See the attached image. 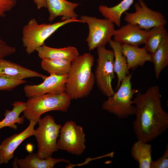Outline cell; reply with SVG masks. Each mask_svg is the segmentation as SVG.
Wrapping results in <instances>:
<instances>
[{
	"label": "cell",
	"instance_id": "16",
	"mask_svg": "<svg viewBox=\"0 0 168 168\" xmlns=\"http://www.w3.org/2000/svg\"><path fill=\"white\" fill-rule=\"evenodd\" d=\"M123 55L126 59L128 69L135 70L138 66H142L147 61L152 62L151 54L143 47L121 44Z\"/></svg>",
	"mask_w": 168,
	"mask_h": 168
},
{
	"label": "cell",
	"instance_id": "7",
	"mask_svg": "<svg viewBox=\"0 0 168 168\" xmlns=\"http://www.w3.org/2000/svg\"><path fill=\"white\" fill-rule=\"evenodd\" d=\"M98 58L95 72V81L100 92L109 97L114 92L112 82L115 77L114 55L112 50L106 49L105 46L97 48Z\"/></svg>",
	"mask_w": 168,
	"mask_h": 168
},
{
	"label": "cell",
	"instance_id": "15",
	"mask_svg": "<svg viewBox=\"0 0 168 168\" xmlns=\"http://www.w3.org/2000/svg\"><path fill=\"white\" fill-rule=\"evenodd\" d=\"M47 8L49 13L48 21H52L56 18L61 16L62 21L77 18L78 15L75 9L80 4L66 0H46Z\"/></svg>",
	"mask_w": 168,
	"mask_h": 168
},
{
	"label": "cell",
	"instance_id": "12",
	"mask_svg": "<svg viewBox=\"0 0 168 168\" xmlns=\"http://www.w3.org/2000/svg\"><path fill=\"white\" fill-rule=\"evenodd\" d=\"M28 126L24 131L14 134L4 140L0 144V165L7 164L14 157L15 150L26 138L33 135L35 122H30Z\"/></svg>",
	"mask_w": 168,
	"mask_h": 168
},
{
	"label": "cell",
	"instance_id": "10",
	"mask_svg": "<svg viewBox=\"0 0 168 168\" xmlns=\"http://www.w3.org/2000/svg\"><path fill=\"white\" fill-rule=\"evenodd\" d=\"M135 12H125L124 20L127 23L138 25L141 29L147 31L153 27L165 26L167 21L160 12L151 10L143 0H138L134 5Z\"/></svg>",
	"mask_w": 168,
	"mask_h": 168
},
{
	"label": "cell",
	"instance_id": "25",
	"mask_svg": "<svg viewBox=\"0 0 168 168\" xmlns=\"http://www.w3.org/2000/svg\"><path fill=\"white\" fill-rule=\"evenodd\" d=\"M151 55L156 77L158 79L161 71L168 65V38Z\"/></svg>",
	"mask_w": 168,
	"mask_h": 168
},
{
	"label": "cell",
	"instance_id": "6",
	"mask_svg": "<svg viewBox=\"0 0 168 168\" xmlns=\"http://www.w3.org/2000/svg\"><path fill=\"white\" fill-rule=\"evenodd\" d=\"M38 123L39 126L34 130L33 135L38 143L36 156L42 159L51 157L53 153L58 149L57 139L61 125L57 124L53 117L50 115L41 119Z\"/></svg>",
	"mask_w": 168,
	"mask_h": 168
},
{
	"label": "cell",
	"instance_id": "11",
	"mask_svg": "<svg viewBox=\"0 0 168 168\" xmlns=\"http://www.w3.org/2000/svg\"><path fill=\"white\" fill-rule=\"evenodd\" d=\"M68 76V74L62 76L51 74L41 84L26 85L24 87L25 95L27 97L31 98L47 93L58 94L64 93Z\"/></svg>",
	"mask_w": 168,
	"mask_h": 168
},
{
	"label": "cell",
	"instance_id": "19",
	"mask_svg": "<svg viewBox=\"0 0 168 168\" xmlns=\"http://www.w3.org/2000/svg\"><path fill=\"white\" fill-rule=\"evenodd\" d=\"M16 162L21 168H52L58 163H70L69 160L64 158L55 159L52 157L44 159H40L35 153H30L24 159H18Z\"/></svg>",
	"mask_w": 168,
	"mask_h": 168
},
{
	"label": "cell",
	"instance_id": "24",
	"mask_svg": "<svg viewBox=\"0 0 168 168\" xmlns=\"http://www.w3.org/2000/svg\"><path fill=\"white\" fill-rule=\"evenodd\" d=\"M72 62L64 59H42L41 66L44 71L50 75L59 76L68 74Z\"/></svg>",
	"mask_w": 168,
	"mask_h": 168
},
{
	"label": "cell",
	"instance_id": "30",
	"mask_svg": "<svg viewBox=\"0 0 168 168\" xmlns=\"http://www.w3.org/2000/svg\"><path fill=\"white\" fill-rule=\"evenodd\" d=\"M33 1L39 9L47 7L46 0H33Z\"/></svg>",
	"mask_w": 168,
	"mask_h": 168
},
{
	"label": "cell",
	"instance_id": "31",
	"mask_svg": "<svg viewBox=\"0 0 168 168\" xmlns=\"http://www.w3.org/2000/svg\"></svg>",
	"mask_w": 168,
	"mask_h": 168
},
{
	"label": "cell",
	"instance_id": "21",
	"mask_svg": "<svg viewBox=\"0 0 168 168\" xmlns=\"http://www.w3.org/2000/svg\"><path fill=\"white\" fill-rule=\"evenodd\" d=\"M152 152L151 144L139 140L134 143L131 150L132 156L138 162L139 168H150Z\"/></svg>",
	"mask_w": 168,
	"mask_h": 168
},
{
	"label": "cell",
	"instance_id": "20",
	"mask_svg": "<svg viewBox=\"0 0 168 168\" xmlns=\"http://www.w3.org/2000/svg\"><path fill=\"white\" fill-rule=\"evenodd\" d=\"M134 0H123L117 5L112 7L101 5L99 6V10L105 18L109 20L119 27L122 14L130 8Z\"/></svg>",
	"mask_w": 168,
	"mask_h": 168
},
{
	"label": "cell",
	"instance_id": "27",
	"mask_svg": "<svg viewBox=\"0 0 168 168\" xmlns=\"http://www.w3.org/2000/svg\"><path fill=\"white\" fill-rule=\"evenodd\" d=\"M168 168V145H166V149L163 155L156 161L151 162L150 168Z\"/></svg>",
	"mask_w": 168,
	"mask_h": 168
},
{
	"label": "cell",
	"instance_id": "8",
	"mask_svg": "<svg viewBox=\"0 0 168 168\" xmlns=\"http://www.w3.org/2000/svg\"><path fill=\"white\" fill-rule=\"evenodd\" d=\"M80 19L88 25L89 33L86 41L90 51L105 46L111 40L115 32L114 24L105 18L82 15Z\"/></svg>",
	"mask_w": 168,
	"mask_h": 168
},
{
	"label": "cell",
	"instance_id": "1",
	"mask_svg": "<svg viewBox=\"0 0 168 168\" xmlns=\"http://www.w3.org/2000/svg\"><path fill=\"white\" fill-rule=\"evenodd\" d=\"M133 100L136 117L133 128L138 140L150 142L166 131L168 114L162 108L158 86L150 87L144 93L138 92Z\"/></svg>",
	"mask_w": 168,
	"mask_h": 168
},
{
	"label": "cell",
	"instance_id": "2",
	"mask_svg": "<svg viewBox=\"0 0 168 168\" xmlns=\"http://www.w3.org/2000/svg\"><path fill=\"white\" fill-rule=\"evenodd\" d=\"M94 63L90 53L79 55L72 62L65 91L71 100L86 97L91 91L95 82L92 71Z\"/></svg>",
	"mask_w": 168,
	"mask_h": 168
},
{
	"label": "cell",
	"instance_id": "28",
	"mask_svg": "<svg viewBox=\"0 0 168 168\" xmlns=\"http://www.w3.org/2000/svg\"><path fill=\"white\" fill-rule=\"evenodd\" d=\"M17 0H0V18L5 16L7 12L11 11Z\"/></svg>",
	"mask_w": 168,
	"mask_h": 168
},
{
	"label": "cell",
	"instance_id": "18",
	"mask_svg": "<svg viewBox=\"0 0 168 168\" xmlns=\"http://www.w3.org/2000/svg\"><path fill=\"white\" fill-rule=\"evenodd\" d=\"M108 43L112 49L114 55V70L118 77L116 91L120 86L123 79L130 73L126 58L122 53L121 44L112 40Z\"/></svg>",
	"mask_w": 168,
	"mask_h": 168
},
{
	"label": "cell",
	"instance_id": "26",
	"mask_svg": "<svg viewBox=\"0 0 168 168\" xmlns=\"http://www.w3.org/2000/svg\"><path fill=\"white\" fill-rule=\"evenodd\" d=\"M26 82L27 81L24 80H14L0 76V91H11L18 86Z\"/></svg>",
	"mask_w": 168,
	"mask_h": 168
},
{
	"label": "cell",
	"instance_id": "13",
	"mask_svg": "<svg viewBox=\"0 0 168 168\" xmlns=\"http://www.w3.org/2000/svg\"><path fill=\"white\" fill-rule=\"evenodd\" d=\"M147 33V31L138 25L127 23L116 30L114 40L121 44L138 46L145 44Z\"/></svg>",
	"mask_w": 168,
	"mask_h": 168
},
{
	"label": "cell",
	"instance_id": "29",
	"mask_svg": "<svg viewBox=\"0 0 168 168\" xmlns=\"http://www.w3.org/2000/svg\"><path fill=\"white\" fill-rule=\"evenodd\" d=\"M16 51V48L8 45L0 36V59L10 55Z\"/></svg>",
	"mask_w": 168,
	"mask_h": 168
},
{
	"label": "cell",
	"instance_id": "9",
	"mask_svg": "<svg viewBox=\"0 0 168 168\" xmlns=\"http://www.w3.org/2000/svg\"><path fill=\"white\" fill-rule=\"evenodd\" d=\"M85 134L82 126L72 120L66 122L60 129L57 141L58 149L79 156L86 148Z\"/></svg>",
	"mask_w": 168,
	"mask_h": 168
},
{
	"label": "cell",
	"instance_id": "23",
	"mask_svg": "<svg viewBox=\"0 0 168 168\" xmlns=\"http://www.w3.org/2000/svg\"><path fill=\"white\" fill-rule=\"evenodd\" d=\"M12 105L13 106L12 110H6L4 115L5 118L0 122V129L7 127L16 130L17 126L15 124H22L24 123V116L20 117L19 116L25 108V102L17 101Z\"/></svg>",
	"mask_w": 168,
	"mask_h": 168
},
{
	"label": "cell",
	"instance_id": "3",
	"mask_svg": "<svg viewBox=\"0 0 168 168\" xmlns=\"http://www.w3.org/2000/svg\"><path fill=\"white\" fill-rule=\"evenodd\" d=\"M71 99L65 92L58 94L47 93L29 98L25 102L26 107L23 112L25 118L30 122L37 124L43 114L51 111L66 112Z\"/></svg>",
	"mask_w": 168,
	"mask_h": 168
},
{
	"label": "cell",
	"instance_id": "4",
	"mask_svg": "<svg viewBox=\"0 0 168 168\" xmlns=\"http://www.w3.org/2000/svg\"><path fill=\"white\" fill-rule=\"evenodd\" d=\"M73 22L83 23L80 19L72 18L53 24H39L35 18H32L22 28V40L26 53L30 55L44 45L45 41L59 28Z\"/></svg>",
	"mask_w": 168,
	"mask_h": 168
},
{
	"label": "cell",
	"instance_id": "5",
	"mask_svg": "<svg viewBox=\"0 0 168 168\" xmlns=\"http://www.w3.org/2000/svg\"><path fill=\"white\" fill-rule=\"evenodd\" d=\"M131 74L126 75L123 79L118 89L102 105V108L113 114L119 119H124L135 114V106L132 105L131 100L133 95L139 91L133 89L131 82Z\"/></svg>",
	"mask_w": 168,
	"mask_h": 168
},
{
	"label": "cell",
	"instance_id": "17",
	"mask_svg": "<svg viewBox=\"0 0 168 168\" xmlns=\"http://www.w3.org/2000/svg\"><path fill=\"white\" fill-rule=\"evenodd\" d=\"M36 51L41 59H64L71 62L79 55L77 49L70 46L63 48H55L44 45L37 48Z\"/></svg>",
	"mask_w": 168,
	"mask_h": 168
},
{
	"label": "cell",
	"instance_id": "14",
	"mask_svg": "<svg viewBox=\"0 0 168 168\" xmlns=\"http://www.w3.org/2000/svg\"><path fill=\"white\" fill-rule=\"evenodd\" d=\"M0 76L17 80L32 77L44 80L48 77L4 58L0 59Z\"/></svg>",
	"mask_w": 168,
	"mask_h": 168
},
{
	"label": "cell",
	"instance_id": "22",
	"mask_svg": "<svg viewBox=\"0 0 168 168\" xmlns=\"http://www.w3.org/2000/svg\"><path fill=\"white\" fill-rule=\"evenodd\" d=\"M165 26H155L147 31L144 47L151 54H153L168 38V32Z\"/></svg>",
	"mask_w": 168,
	"mask_h": 168
}]
</instances>
